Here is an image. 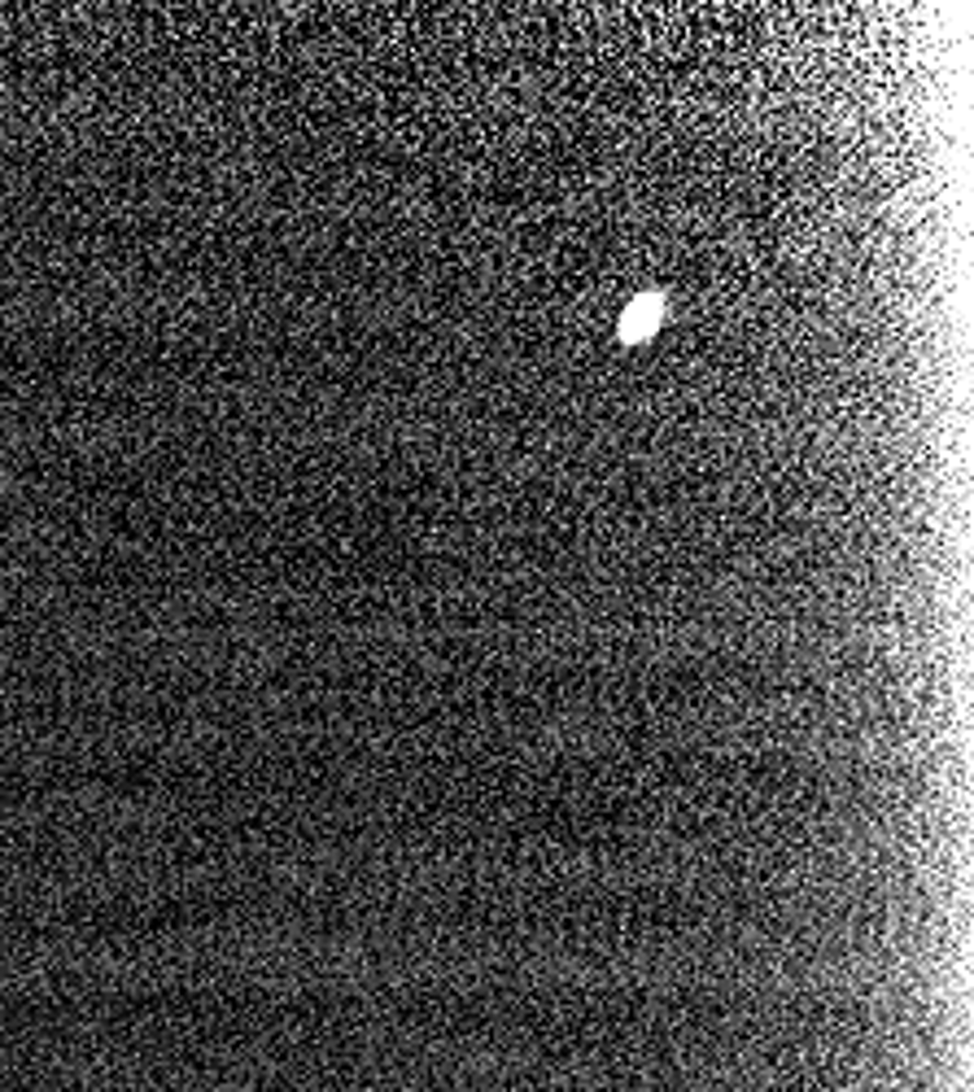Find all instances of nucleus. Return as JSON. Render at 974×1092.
Listing matches in <instances>:
<instances>
[{
	"label": "nucleus",
	"mask_w": 974,
	"mask_h": 1092,
	"mask_svg": "<svg viewBox=\"0 0 974 1092\" xmlns=\"http://www.w3.org/2000/svg\"><path fill=\"white\" fill-rule=\"evenodd\" d=\"M660 320H664V298L648 294V298H639V302L626 311V320H621V337H626V342H648L651 333L660 329Z\"/></svg>",
	"instance_id": "obj_1"
}]
</instances>
